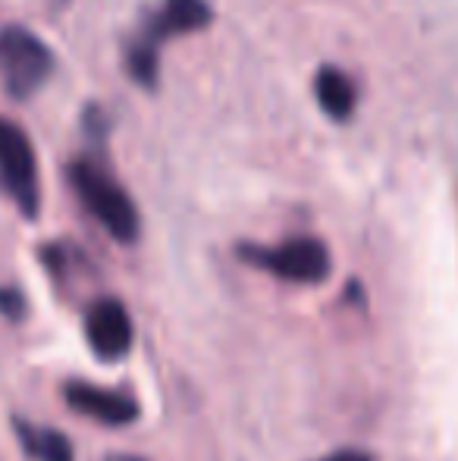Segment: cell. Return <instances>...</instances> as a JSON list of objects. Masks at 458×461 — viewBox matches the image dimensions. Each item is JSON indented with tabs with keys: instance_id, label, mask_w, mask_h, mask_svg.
<instances>
[{
	"instance_id": "cell-1",
	"label": "cell",
	"mask_w": 458,
	"mask_h": 461,
	"mask_svg": "<svg viewBox=\"0 0 458 461\" xmlns=\"http://www.w3.org/2000/svg\"><path fill=\"white\" fill-rule=\"evenodd\" d=\"M214 19L208 0H164L157 13L141 23L135 38L126 44V73L145 92H154L160 79V48L170 38L202 32Z\"/></svg>"
},
{
	"instance_id": "cell-2",
	"label": "cell",
	"mask_w": 458,
	"mask_h": 461,
	"mask_svg": "<svg viewBox=\"0 0 458 461\" xmlns=\"http://www.w3.org/2000/svg\"><path fill=\"white\" fill-rule=\"evenodd\" d=\"M67 176L73 192L79 194L82 207L104 226V232L120 245H132L141 232V220L135 211V201L98 160L79 158L67 167Z\"/></svg>"
},
{
	"instance_id": "cell-3",
	"label": "cell",
	"mask_w": 458,
	"mask_h": 461,
	"mask_svg": "<svg viewBox=\"0 0 458 461\" xmlns=\"http://www.w3.org/2000/svg\"><path fill=\"white\" fill-rule=\"evenodd\" d=\"M238 258L270 276L299 285H318L330 276V249L314 236H295L280 245H238Z\"/></svg>"
},
{
	"instance_id": "cell-4",
	"label": "cell",
	"mask_w": 458,
	"mask_h": 461,
	"mask_svg": "<svg viewBox=\"0 0 458 461\" xmlns=\"http://www.w3.org/2000/svg\"><path fill=\"white\" fill-rule=\"evenodd\" d=\"M54 73V50L25 25L0 29V82L6 95L29 101Z\"/></svg>"
},
{
	"instance_id": "cell-5",
	"label": "cell",
	"mask_w": 458,
	"mask_h": 461,
	"mask_svg": "<svg viewBox=\"0 0 458 461\" xmlns=\"http://www.w3.org/2000/svg\"><path fill=\"white\" fill-rule=\"evenodd\" d=\"M0 185L29 220L41 211V185H38V160L29 132L19 122L0 116Z\"/></svg>"
},
{
	"instance_id": "cell-6",
	"label": "cell",
	"mask_w": 458,
	"mask_h": 461,
	"mask_svg": "<svg viewBox=\"0 0 458 461\" xmlns=\"http://www.w3.org/2000/svg\"><path fill=\"white\" fill-rule=\"evenodd\" d=\"M85 339L88 348L101 361H120L132 352V317L120 298H98L85 311Z\"/></svg>"
},
{
	"instance_id": "cell-7",
	"label": "cell",
	"mask_w": 458,
	"mask_h": 461,
	"mask_svg": "<svg viewBox=\"0 0 458 461\" xmlns=\"http://www.w3.org/2000/svg\"><path fill=\"white\" fill-rule=\"evenodd\" d=\"M63 399L73 411L85 414V418L98 420V424L107 427H126L139 420V402L126 393H116V389H104L94 386V383L85 380H69L63 386Z\"/></svg>"
},
{
	"instance_id": "cell-8",
	"label": "cell",
	"mask_w": 458,
	"mask_h": 461,
	"mask_svg": "<svg viewBox=\"0 0 458 461\" xmlns=\"http://www.w3.org/2000/svg\"><path fill=\"white\" fill-rule=\"evenodd\" d=\"M314 95L318 104L330 120H348L358 107V92H355V82L348 79L343 69L337 67H324L314 76Z\"/></svg>"
},
{
	"instance_id": "cell-9",
	"label": "cell",
	"mask_w": 458,
	"mask_h": 461,
	"mask_svg": "<svg viewBox=\"0 0 458 461\" xmlns=\"http://www.w3.org/2000/svg\"><path fill=\"white\" fill-rule=\"evenodd\" d=\"M13 430H16L19 446H22L29 458H35V461H76L73 446H69V439L63 437L60 430L35 427L22 418L13 420Z\"/></svg>"
},
{
	"instance_id": "cell-10",
	"label": "cell",
	"mask_w": 458,
	"mask_h": 461,
	"mask_svg": "<svg viewBox=\"0 0 458 461\" xmlns=\"http://www.w3.org/2000/svg\"><path fill=\"white\" fill-rule=\"evenodd\" d=\"M0 314H4L6 321H22L25 317L22 292L13 289V285H0Z\"/></svg>"
},
{
	"instance_id": "cell-11",
	"label": "cell",
	"mask_w": 458,
	"mask_h": 461,
	"mask_svg": "<svg viewBox=\"0 0 458 461\" xmlns=\"http://www.w3.org/2000/svg\"><path fill=\"white\" fill-rule=\"evenodd\" d=\"M320 461H373L367 452L361 449H339V452H330V456H324Z\"/></svg>"
},
{
	"instance_id": "cell-12",
	"label": "cell",
	"mask_w": 458,
	"mask_h": 461,
	"mask_svg": "<svg viewBox=\"0 0 458 461\" xmlns=\"http://www.w3.org/2000/svg\"><path fill=\"white\" fill-rule=\"evenodd\" d=\"M111 461H145V458H135V456H113Z\"/></svg>"
}]
</instances>
